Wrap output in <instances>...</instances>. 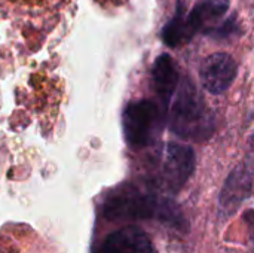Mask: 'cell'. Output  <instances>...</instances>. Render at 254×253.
I'll use <instances>...</instances> for the list:
<instances>
[{"label":"cell","mask_w":254,"mask_h":253,"mask_svg":"<svg viewBox=\"0 0 254 253\" xmlns=\"http://www.w3.org/2000/svg\"><path fill=\"white\" fill-rule=\"evenodd\" d=\"M159 213H171V207H161L152 192L132 183L118 186L103 203L104 218L115 222L143 221Z\"/></svg>","instance_id":"cell-1"},{"label":"cell","mask_w":254,"mask_h":253,"mask_svg":"<svg viewBox=\"0 0 254 253\" xmlns=\"http://www.w3.org/2000/svg\"><path fill=\"white\" fill-rule=\"evenodd\" d=\"M170 127L177 136L190 140H205L214 130L207 104L190 84L179 91L171 109Z\"/></svg>","instance_id":"cell-2"},{"label":"cell","mask_w":254,"mask_h":253,"mask_svg":"<svg viewBox=\"0 0 254 253\" xmlns=\"http://www.w3.org/2000/svg\"><path fill=\"white\" fill-rule=\"evenodd\" d=\"M159 130L161 113L156 103L137 100L127 106L124 112V133L127 143L132 149H141L150 145Z\"/></svg>","instance_id":"cell-3"},{"label":"cell","mask_w":254,"mask_h":253,"mask_svg":"<svg viewBox=\"0 0 254 253\" xmlns=\"http://www.w3.org/2000/svg\"><path fill=\"white\" fill-rule=\"evenodd\" d=\"M195 169V154L192 148L170 143L164 151L161 164V182L170 192H179Z\"/></svg>","instance_id":"cell-4"},{"label":"cell","mask_w":254,"mask_h":253,"mask_svg":"<svg viewBox=\"0 0 254 253\" xmlns=\"http://www.w3.org/2000/svg\"><path fill=\"white\" fill-rule=\"evenodd\" d=\"M237 63L235 60L223 52L213 54L204 60L199 78L202 86L211 94H223L226 92L237 78Z\"/></svg>","instance_id":"cell-5"},{"label":"cell","mask_w":254,"mask_h":253,"mask_svg":"<svg viewBox=\"0 0 254 253\" xmlns=\"http://www.w3.org/2000/svg\"><path fill=\"white\" fill-rule=\"evenodd\" d=\"M204 22L202 15L196 7L188 10L186 4L180 0L171 21L162 30V40L170 48H177L188 43L201 28Z\"/></svg>","instance_id":"cell-6"},{"label":"cell","mask_w":254,"mask_h":253,"mask_svg":"<svg viewBox=\"0 0 254 253\" xmlns=\"http://www.w3.org/2000/svg\"><path fill=\"white\" fill-rule=\"evenodd\" d=\"M95 253H153V246L143 230L129 225L112 233Z\"/></svg>","instance_id":"cell-7"},{"label":"cell","mask_w":254,"mask_h":253,"mask_svg":"<svg viewBox=\"0 0 254 253\" xmlns=\"http://www.w3.org/2000/svg\"><path fill=\"white\" fill-rule=\"evenodd\" d=\"M0 253H48V249L31 228L7 225L0 231Z\"/></svg>","instance_id":"cell-8"},{"label":"cell","mask_w":254,"mask_h":253,"mask_svg":"<svg viewBox=\"0 0 254 253\" xmlns=\"http://www.w3.org/2000/svg\"><path fill=\"white\" fill-rule=\"evenodd\" d=\"M152 82L159 98L168 103L179 85V72L174 60L168 54H162L156 58L152 69Z\"/></svg>","instance_id":"cell-9"},{"label":"cell","mask_w":254,"mask_h":253,"mask_svg":"<svg viewBox=\"0 0 254 253\" xmlns=\"http://www.w3.org/2000/svg\"><path fill=\"white\" fill-rule=\"evenodd\" d=\"M250 188H252L250 176L244 170L234 171L229 176V179L223 188V192L220 195L222 209H225V210L235 209L247 197V194L250 192Z\"/></svg>","instance_id":"cell-10"},{"label":"cell","mask_w":254,"mask_h":253,"mask_svg":"<svg viewBox=\"0 0 254 253\" xmlns=\"http://www.w3.org/2000/svg\"><path fill=\"white\" fill-rule=\"evenodd\" d=\"M231 0H198V4L195 6L202 18H219L222 16L228 7Z\"/></svg>","instance_id":"cell-11"},{"label":"cell","mask_w":254,"mask_h":253,"mask_svg":"<svg viewBox=\"0 0 254 253\" xmlns=\"http://www.w3.org/2000/svg\"><path fill=\"white\" fill-rule=\"evenodd\" d=\"M247 163H249V167L252 169V171L254 173V136L250 139V142H249V149H247Z\"/></svg>","instance_id":"cell-12"}]
</instances>
